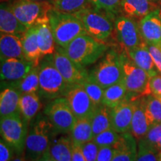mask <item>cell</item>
Here are the masks:
<instances>
[{
  "label": "cell",
  "mask_w": 161,
  "mask_h": 161,
  "mask_svg": "<svg viewBox=\"0 0 161 161\" xmlns=\"http://www.w3.org/2000/svg\"><path fill=\"white\" fill-rule=\"evenodd\" d=\"M57 133L45 114H40L29 125L25 142V157L27 161H35L49 148Z\"/></svg>",
  "instance_id": "obj_1"
},
{
  "label": "cell",
  "mask_w": 161,
  "mask_h": 161,
  "mask_svg": "<svg viewBox=\"0 0 161 161\" xmlns=\"http://www.w3.org/2000/svg\"><path fill=\"white\" fill-rule=\"evenodd\" d=\"M48 17L55 43L60 47L65 48L76 37L87 35L81 20L73 14L63 13L53 8Z\"/></svg>",
  "instance_id": "obj_2"
},
{
  "label": "cell",
  "mask_w": 161,
  "mask_h": 161,
  "mask_svg": "<svg viewBox=\"0 0 161 161\" xmlns=\"http://www.w3.org/2000/svg\"><path fill=\"white\" fill-rule=\"evenodd\" d=\"M108 49V46L104 42L88 35H83L74 39L63 50L72 61L86 67L103 57Z\"/></svg>",
  "instance_id": "obj_3"
},
{
  "label": "cell",
  "mask_w": 161,
  "mask_h": 161,
  "mask_svg": "<svg viewBox=\"0 0 161 161\" xmlns=\"http://www.w3.org/2000/svg\"><path fill=\"white\" fill-rule=\"evenodd\" d=\"M38 95L48 100L64 97L68 84L58 71L53 61V55L42 58L38 65Z\"/></svg>",
  "instance_id": "obj_4"
},
{
  "label": "cell",
  "mask_w": 161,
  "mask_h": 161,
  "mask_svg": "<svg viewBox=\"0 0 161 161\" xmlns=\"http://www.w3.org/2000/svg\"><path fill=\"white\" fill-rule=\"evenodd\" d=\"M120 58L123 74L122 81L128 90V99L132 101L151 95V77L148 74L139 67L124 49L120 52Z\"/></svg>",
  "instance_id": "obj_5"
},
{
  "label": "cell",
  "mask_w": 161,
  "mask_h": 161,
  "mask_svg": "<svg viewBox=\"0 0 161 161\" xmlns=\"http://www.w3.org/2000/svg\"><path fill=\"white\" fill-rule=\"evenodd\" d=\"M75 15L81 20L87 35L99 41H106L114 31L115 18L92 6L78 11Z\"/></svg>",
  "instance_id": "obj_6"
},
{
  "label": "cell",
  "mask_w": 161,
  "mask_h": 161,
  "mask_svg": "<svg viewBox=\"0 0 161 161\" xmlns=\"http://www.w3.org/2000/svg\"><path fill=\"white\" fill-rule=\"evenodd\" d=\"M89 74L104 89L122 81L123 74L120 52L116 49L107 51Z\"/></svg>",
  "instance_id": "obj_7"
},
{
  "label": "cell",
  "mask_w": 161,
  "mask_h": 161,
  "mask_svg": "<svg viewBox=\"0 0 161 161\" xmlns=\"http://www.w3.org/2000/svg\"><path fill=\"white\" fill-rule=\"evenodd\" d=\"M29 128V125L22 117L21 114H14L1 118V136L13 148L15 154L25 153Z\"/></svg>",
  "instance_id": "obj_8"
},
{
  "label": "cell",
  "mask_w": 161,
  "mask_h": 161,
  "mask_svg": "<svg viewBox=\"0 0 161 161\" xmlns=\"http://www.w3.org/2000/svg\"><path fill=\"white\" fill-rule=\"evenodd\" d=\"M10 5L17 19L27 29L49 21L48 14L54 8L49 3L32 0H17Z\"/></svg>",
  "instance_id": "obj_9"
},
{
  "label": "cell",
  "mask_w": 161,
  "mask_h": 161,
  "mask_svg": "<svg viewBox=\"0 0 161 161\" xmlns=\"http://www.w3.org/2000/svg\"><path fill=\"white\" fill-rule=\"evenodd\" d=\"M43 114L57 134H69L78 120L65 97L52 100L46 105Z\"/></svg>",
  "instance_id": "obj_10"
},
{
  "label": "cell",
  "mask_w": 161,
  "mask_h": 161,
  "mask_svg": "<svg viewBox=\"0 0 161 161\" xmlns=\"http://www.w3.org/2000/svg\"><path fill=\"white\" fill-rule=\"evenodd\" d=\"M114 31L121 48L126 52L135 49L145 42L139 23L134 18L116 16L114 19Z\"/></svg>",
  "instance_id": "obj_11"
},
{
  "label": "cell",
  "mask_w": 161,
  "mask_h": 161,
  "mask_svg": "<svg viewBox=\"0 0 161 161\" xmlns=\"http://www.w3.org/2000/svg\"><path fill=\"white\" fill-rule=\"evenodd\" d=\"M64 97L68 101L78 119H91L98 106L94 104L81 84H69Z\"/></svg>",
  "instance_id": "obj_12"
},
{
  "label": "cell",
  "mask_w": 161,
  "mask_h": 161,
  "mask_svg": "<svg viewBox=\"0 0 161 161\" xmlns=\"http://www.w3.org/2000/svg\"><path fill=\"white\" fill-rule=\"evenodd\" d=\"M53 61L68 84H80L89 75L85 67L72 61L64 52L63 48L60 46L53 54Z\"/></svg>",
  "instance_id": "obj_13"
},
{
  "label": "cell",
  "mask_w": 161,
  "mask_h": 161,
  "mask_svg": "<svg viewBox=\"0 0 161 161\" xmlns=\"http://www.w3.org/2000/svg\"><path fill=\"white\" fill-rule=\"evenodd\" d=\"M34 64L21 58H7L1 60V79L11 82L21 80L34 67Z\"/></svg>",
  "instance_id": "obj_14"
},
{
  "label": "cell",
  "mask_w": 161,
  "mask_h": 161,
  "mask_svg": "<svg viewBox=\"0 0 161 161\" xmlns=\"http://www.w3.org/2000/svg\"><path fill=\"white\" fill-rule=\"evenodd\" d=\"M140 29L142 39L147 44L161 46V17L154 10L140 19Z\"/></svg>",
  "instance_id": "obj_15"
},
{
  "label": "cell",
  "mask_w": 161,
  "mask_h": 161,
  "mask_svg": "<svg viewBox=\"0 0 161 161\" xmlns=\"http://www.w3.org/2000/svg\"><path fill=\"white\" fill-rule=\"evenodd\" d=\"M133 113L134 104L128 99L111 108V128L118 133L130 132Z\"/></svg>",
  "instance_id": "obj_16"
},
{
  "label": "cell",
  "mask_w": 161,
  "mask_h": 161,
  "mask_svg": "<svg viewBox=\"0 0 161 161\" xmlns=\"http://www.w3.org/2000/svg\"><path fill=\"white\" fill-rule=\"evenodd\" d=\"M157 9L155 0H122L119 15L134 19H142Z\"/></svg>",
  "instance_id": "obj_17"
},
{
  "label": "cell",
  "mask_w": 161,
  "mask_h": 161,
  "mask_svg": "<svg viewBox=\"0 0 161 161\" xmlns=\"http://www.w3.org/2000/svg\"><path fill=\"white\" fill-rule=\"evenodd\" d=\"M134 104V113L131 122V130L134 137L139 141L143 138L152 126L147 119L144 107V97L132 100Z\"/></svg>",
  "instance_id": "obj_18"
},
{
  "label": "cell",
  "mask_w": 161,
  "mask_h": 161,
  "mask_svg": "<svg viewBox=\"0 0 161 161\" xmlns=\"http://www.w3.org/2000/svg\"><path fill=\"white\" fill-rule=\"evenodd\" d=\"M112 161H136L137 156V140L131 132L122 133L116 146Z\"/></svg>",
  "instance_id": "obj_19"
},
{
  "label": "cell",
  "mask_w": 161,
  "mask_h": 161,
  "mask_svg": "<svg viewBox=\"0 0 161 161\" xmlns=\"http://www.w3.org/2000/svg\"><path fill=\"white\" fill-rule=\"evenodd\" d=\"M29 29L19 22L13 11L11 5L1 3L0 8V31L3 34H12L22 36Z\"/></svg>",
  "instance_id": "obj_20"
},
{
  "label": "cell",
  "mask_w": 161,
  "mask_h": 161,
  "mask_svg": "<svg viewBox=\"0 0 161 161\" xmlns=\"http://www.w3.org/2000/svg\"><path fill=\"white\" fill-rule=\"evenodd\" d=\"M47 151L56 161H72V144L69 134H56Z\"/></svg>",
  "instance_id": "obj_21"
},
{
  "label": "cell",
  "mask_w": 161,
  "mask_h": 161,
  "mask_svg": "<svg viewBox=\"0 0 161 161\" xmlns=\"http://www.w3.org/2000/svg\"><path fill=\"white\" fill-rule=\"evenodd\" d=\"M23 55L25 60L38 66L42 58L37 38V25L30 28L22 35Z\"/></svg>",
  "instance_id": "obj_22"
},
{
  "label": "cell",
  "mask_w": 161,
  "mask_h": 161,
  "mask_svg": "<svg viewBox=\"0 0 161 161\" xmlns=\"http://www.w3.org/2000/svg\"><path fill=\"white\" fill-rule=\"evenodd\" d=\"M0 54H1V60L7 59V58L25 59L23 55L22 36L1 33Z\"/></svg>",
  "instance_id": "obj_23"
},
{
  "label": "cell",
  "mask_w": 161,
  "mask_h": 161,
  "mask_svg": "<svg viewBox=\"0 0 161 161\" xmlns=\"http://www.w3.org/2000/svg\"><path fill=\"white\" fill-rule=\"evenodd\" d=\"M126 52V51H125ZM133 61L141 69L145 70L151 78L158 75V70L157 69L154 60L152 59L148 44L143 42L140 46L135 49L126 52Z\"/></svg>",
  "instance_id": "obj_24"
},
{
  "label": "cell",
  "mask_w": 161,
  "mask_h": 161,
  "mask_svg": "<svg viewBox=\"0 0 161 161\" xmlns=\"http://www.w3.org/2000/svg\"><path fill=\"white\" fill-rule=\"evenodd\" d=\"M21 92L12 86L2 90L0 94V116L1 118L14 114H20L19 99Z\"/></svg>",
  "instance_id": "obj_25"
},
{
  "label": "cell",
  "mask_w": 161,
  "mask_h": 161,
  "mask_svg": "<svg viewBox=\"0 0 161 161\" xmlns=\"http://www.w3.org/2000/svg\"><path fill=\"white\" fill-rule=\"evenodd\" d=\"M41 108L42 103L37 92L23 93L20 96V114L29 125L38 115Z\"/></svg>",
  "instance_id": "obj_26"
},
{
  "label": "cell",
  "mask_w": 161,
  "mask_h": 161,
  "mask_svg": "<svg viewBox=\"0 0 161 161\" xmlns=\"http://www.w3.org/2000/svg\"><path fill=\"white\" fill-rule=\"evenodd\" d=\"M37 38L42 57L55 53L56 43L49 21L37 25Z\"/></svg>",
  "instance_id": "obj_27"
},
{
  "label": "cell",
  "mask_w": 161,
  "mask_h": 161,
  "mask_svg": "<svg viewBox=\"0 0 161 161\" xmlns=\"http://www.w3.org/2000/svg\"><path fill=\"white\" fill-rule=\"evenodd\" d=\"M72 146H83L94 138L90 119H78L69 133Z\"/></svg>",
  "instance_id": "obj_28"
},
{
  "label": "cell",
  "mask_w": 161,
  "mask_h": 161,
  "mask_svg": "<svg viewBox=\"0 0 161 161\" xmlns=\"http://www.w3.org/2000/svg\"><path fill=\"white\" fill-rule=\"evenodd\" d=\"M91 124L94 137L111 128V108L104 104L98 105L91 119Z\"/></svg>",
  "instance_id": "obj_29"
},
{
  "label": "cell",
  "mask_w": 161,
  "mask_h": 161,
  "mask_svg": "<svg viewBox=\"0 0 161 161\" xmlns=\"http://www.w3.org/2000/svg\"><path fill=\"white\" fill-rule=\"evenodd\" d=\"M125 99H128V90L122 80L104 90L102 104L113 108Z\"/></svg>",
  "instance_id": "obj_30"
},
{
  "label": "cell",
  "mask_w": 161,
  "mask_h": 161,
  "mask_svg": "<svg viewBox=\"0 0 161 161\" xmlns=\"http://www.w3.org/2000/svg\"><path fill=\"white\" fill-rule=\"evenodd\" d=\"M9 86L15 88L23 93L37 92L39 90V74L38 66H34L29 73L21 80L8 83Z\"/></svg>",
  "instance_id": "obj_31"
},
{
  "label": "cell",
  "mask_w": 161,
  "mask_h": 161,
  "mask_svg": "<svg viewBox=\"0 0 161 161\" xmlns=\"http://www.w3.org/2000/svg\"><path fill=\"white\" fill-rule=\"evenodd\" d=\"M144 107L151 126L161 123V101L158 98L152 94L145 96Z\"/></svg>",
  "instance_id": "obj_32"
},
{
  "label": "cell",
  "mask_w": 161,
  "mask_h": 161,
  "mask_svg": "<svg viewBox=\"0 0 161 161\" xmlns=\"http://www.w3.org/2000/svg\"><path fill=\"white\" fill-rule=\"evenodd\" d=\"M91 7L89 0H56L54 8L63 13L75 14Z\"/></svg>",
  "instance_id": "obj_33"
},
{
  "label": "cell",
  "mask_w": 161,
  "mask_h": 161,
  "mask_svg": "<svg viewBox=\"0 0 161 161\" xmlns=\"http://www.w3.org/2000/svg\"><path fill=\"white\" fill-rule=\"evenodd\" d=\"M80 84L96 106L102 104L104 89L90 75V74Z\"/></svg>",
  "instance_id": "obj_34"
},
{
  "label": "cell",
  "mask_w": 161,
  "mask_h": 161,
  "mask_svg": "<svg viewBox=\"0 0 161 161\" xmlns=\"http://www.w3.org/2000/svg\"><path fill=\"white\" fill-rule=\"evenodd\" d=\"M137 156L136 161H159V149L143 139L137 141Z\"/></svg>",
  "instance_id": "obj_35"
},
{
  "label": "cell",
  "mask_w": 161,
  "mask_h": 161,
  "mask_svg": "<svg viewBox=\"0 0 161 161\" xmlns=\"http://www.w3.org/2000/svg\"><path fill=\"white\" fill-rule=\"evenodd\" d=\"M121 134L122 133H118L113 128H110L98 134L92 140L99 147L108 146L114 148L120 140Z\"/></svg>",
  "instance_id": "obj_36"
},
{
  "label": "cell",
  "mask_w": 161,
  "mask_h": 161,
  "mask_svg": "<svg viewBox=\"0 0 161 161\" xmlns=\"http://www.w3.org/2000/svg\"><path fill=\"white\" fill-rule=\"evenodd\" d=\"M90 5L103 11L116 18L119 15V8L122 0H89Z\"/></svg>",
  "instance_id": "obj_37"
},
{
  "label": "cell",
  "mask_w": 161,
  "mask_h": 161,
  "mask_svg": "<svg viewBox=\"0 0 161 161\" xmlns=\"http://www.w3.org/2000/svg\"><path fill=\"white\" fill-rule=\"evenodd\" d=\"M142 139L148 143L158 148L159 142L161 140V123L154 125L151 127L146 136Z\"/></svg>",
  "instance_id": "obj_38"
},
{
  "label": "cell",
  "mask_w": 161,
  "mask_h": 161,
  "mask_svg": "<svg viewBox=\"0 0 161 161\" xmlns=\"http://www.w3.org/2000/svg\"><path fill=\"white\" fill-rule=\"evenodd\" d=\"M81 148L86 161H96L99 146L93 140L86 142L81 146Z\"/></svg>",
  "instance_id": "obj_39"
},
{
  "label": "cell",
  "mask_w": 161,
  "mask_h": 161,
  "mask_svg": "<svg viewBox=\"0 0 161 161\" xmlns=\"http://www.w3.org/2000/svg\"><path fill=\"white\" fill-rule=\"evenodd\" d=\"M15 152L3 138L0 140V161H11L14 158Z\"/></svg>",
  "instance_id": "obj_40"
},
{
  "label": "cell",
  "mask_w": 161,
  "mask_h": 161,
  "mask_svg": "<svg viewBox=\"0 0 161 161\" xmlns=\"http://www.w3.org/2000/svg\"><path fill=\"white\" fill-rule=\"evenodd\" d=\"M115 152V148L113 147H99L96 161H112Z\"/></svg>",
  "instance_id": "obj_41"
},
{
  "label": "cell",
  "mask_w": 161,
  "mask_h": 161,
  "mask_svg": "<svg viewBox=\"0 0 161 161\" xmlns=\"http://www.w3.org/2000/svg\"><path fill=\"white\" fill-rule=\"evenodd\" d=\"M148 48L149 50L154 63L155 64L157 69L161 73V49L160 46L148 44Z\"/></svg>",
  "instance_id": "obj_42"
},
{
  "label": "cell",
  "mask_w": 161,
  "mask_h": 161,
  "mask_svg": "<svg viewBox=\"0 0 161 161\" xmlns=\"http://www.w3.org/2000/svg\"><path fill=\"white\" fill-rule=\"evenodd\" d=\"M151 92L155 96H161V75H157L150 78Z\"/></svg>",
  "instance_id": "obj_43"
},
{
  "label": "cell",
  "mask_w": 161,
  "mask_h": 161,
  "mask_svg": "<svg viewBox=\"0 0 161 161\" xmlns=\"http://www.w3.org/2000/svg\"><path fill=\"white\" fill-rule=\"evenodd\" d=\"M72 161H86L82 152L81 146H72Z\"/></svg>",
  "instance_id": "obj_44"
},
{
  "label": "cell",
  "mask_w": 161,
  "mask_h": 161,
  "mask_svg": "<svg viewBox=\"0 0 161 161\" xmlns=\"http://www.w3.org/2000/svg\"><path fill=\"white\" fill-rule=\"evenodd\" d=\"M35 161H56L55 159H54L50 155V154L48 152V151L44 153V154L42 155L39 159H37V160Z\"/></svg>",
  "instance_id": "obj_45"
},
{
  "label": "cell",
  "mask_w": 161,
  "mask_h": 161,
  "mask_svg": "<svg viewBox=\"0 0 161 161\" xmlns=\"http://www.w3.org/2000/svg\"><path fill=\"white\" fill-rule=\"evenodd\" d=\"M11 161H27L25 157V153L20 154H16V156Z\"/></svg>",
  "instance_id": "obj_46"
},
{
  "label": "cell",
  "mask_w": 161,
  "mask_h": 161,
  "mask_svg": "<svg viewBox=\"0 0 161 161\" xmlns=\"http://www.w3.org/2000/svg\"><path fill=\"white\" fill-rule=\"evenodd\" d=\"M155 3L157 6V11H158L159 15L161 17V0H155Z\"/></svg>",
  "instance_id": "obj_47"
},
{
  "label": "cell",
  "mask_w": 161,
  "mask_h": 161,
  "mask_svg": "<svg viewBox=\"0 0 161 161\" xmlns=\"http://www.w3.org/2000/svg\"><path fill=\"white\" fill-rule=\"evenodd\" d=\"M32 1H36V2H46V3H49L52 4V5H55V0H32Z\"/></svg>",
  "instance_id": "obj_48"
},
{
  "label": "cell",
  "mask_w": 161,
  "mask_h": 161,
  "mask_svg": "<svg viewBox=\"0 0 161 161\" xmlns=\"http://www.w3.org/2000/svg\"><path fill=\"white\" fill-rule=\"evenodd\" d=\"M158 149H160V148H161V140L160 141V142H159V143L158 145Z\"/></svg>",
  "instance_id": "obj_49"
},
{
  "label": "cell",
  "mask_w": 161,
  "mask_h": 161,
  "mask_svg": "<svg viewBox=\"0 0 161 161\" xmlns=\"http://www.w3.org/2000/svg\"><path fill=\"white\" fill-rule=\"evenodd\" d=\"M159 161H161V154L159 153Z\"/></svg>",
  "instance_id": "obj_50"
},
{
  "label": "cell",
  "mask_w": 161,
  "mask_h": 161,
  "mask_svg": "<svg viewBox=\"0 0 161 161\" xmlns=\"http://www.w3.org/2000/svg\"><path fill=\"white\" fill-rule=\"evenodd\" d=\"M156 97H157V98H158L159 99H160V100L161 101V96H156Z\"/></svg>",
  "instance_id": "obj_51"
},
{
  "label": "cell",
  "mask_w": 161,
  "mask_h": 161,
  "mask_svg": "<svg viewBox=\"0 0 161 161\" xmlns=\"http://www.w3.org/2000/svg\"><path fill=\"white\" fill-rule=\"evenodd\" d=\"M160 49H161V46H160Z\"/></svg>",
  "instance_id": "obj_52"
},
{
  "label": "cell",
  "mask_w": 161,
  "mask_h": 161,
  "mask_svg": "<svg viewBox=\"0 0 161 161\" xmlns=\"http://www.w3.org/2000/svg\"><path fill=\"white\" fill-rule=\"evenodd\" d=\"M55 1H56V0H55Z\"/></svg>",
  "instance_id": "obj_53"
}]
</instances>
